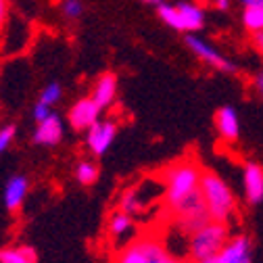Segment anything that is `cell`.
<instances>
[{
    "label": "cell",
    "mask_w": 263,
    "mask_h": 263,
    "mask_svg": "<svg viewBox=\"0 0 263 263\" xmlns=\"http://www.w3.org/2000/svg\"><path fill=\"white\" fill-rule=\"evenodd\" d=\"M201 174L203 167L199 161L194 159H178L174 163L161 172V184H163V203H165V209L176 207L182 199L190 192H194L199 188L201 182Z\"/></svg>",
    "instance_id": "cell-1"
},
{
    "label": "cell",
    "mask_w": 263,
    "mask_h": 263,
    "mask_svg": "<svg viewBox=\"0 0 263 263\" xmlns=\"http://www.w3.org/2000/svg\"><path fill=\"white\" fill-rule=\"evenodd\" d=\"M199 190H201V196L205 201L209 217L213 221L230 223V219H232L238 211V199L234 196V190L228 186V182L219 174L203 167Z\"/></svg>",
    "instance_id": "cell-2"
},
{
    "label": "cell",
    "mask_w": 263,
    "mask_h": 263,
    "mask_svg": "<svg viewBox=\"0 0 263 263\" xmlns=\"http://www.w3.org/2000/svg\"><path fill=\"white\" fill-rule=\"evenodd\" d=\"M176 259L178 257L170 253L161 238L155 234H140L117 251L113 263H176Z\"/></svg>",
    "instance_id": "cell-3"
},
{
    "label": "cell",
    "mask_w": 263,
    "mask_h": 263,
    "mask_svg": "<svg viewBox=\"0 0 263 263\" xmlns=\"http://www.w3.org/2000/svg\"><path fill=\"white\" fill-rule=\"evenodd\" d=\"M230 223L223 221H213L209 219L201 230H196L194 234L188 236V259L190 261H203L207 257L217 255L226 242L230 240Z\"/></svg>",
    "instance_id": "cell-4"
},
{
    "label": "cell",
    "mask_w": 263,
    "mask_h": 263,
    "mask_svg": "<svg viewBox=\"0 0 263 263\" xmlns=\"http://www.w3.org/2000/svg\"><path fill=\"white\" fill-rule=\"evenodd\" d=\"M170 211V217L174 219L176 228L184 236H190L194 234L196 230H201L211 217L207 213V207H205V201L201 196V190L196 188L194 192H190L186 199H182L176 207L167 209Z\"/></svg>",
    "instance_id": "cell-5"
},
{
    "label": "cell",
    "mask_w": 263,
    "mask_h": 263,
    "mask_svg": "<svg viewBox=\"0 0 263 263\" xmlns=\"http://www.w3.org/2000/svg\"><path fill=\"white\" fill-rule=\"evenodd\" d=\"M157 13L163 23L170 25L176 31L194 34V31L203 29V25H205V11H203V7L194 5V3H178V5L161 3V5H157Z\"/></svg>",
    "instance_id": "cell-6"
},
{
    "label": "cell",
    "mask_w": 263,
    "mask_h": 263,
    "mask_svg": "<svg viewBox=\"0 0 263 263\" xmlns=\"http://www.w3.org/2000/svg\"><path fill=\"white\" fill-rule=\"evenodd\" d=\"M186 46L194 52V57L199 59L201 63L209 65V67L217 69V71H223V73H236L238 67L236 63H232L230 59H226L215 46H211L207 40H203L201 36H194V34H188L186 36Z\"/></svg>",
    "instance_id": "cell-7"
},
{
    "label": "cell",
    "mask_w": 263,
    "mask_h": 263,
    "mask_svg": "<svg viewBox=\"0 0 263 263\" xmlns=\"http://www.w3.org/2000/svg\"><path fill=\"white\" fill-rule=\"evenodd\" d=\"M117 136V123L111 119H98L90 129H86V146L94 157H103Z\"/></svg>",
    "instance_id": "cell-8"
},
{
    "label": "cell",
    "mask_w": 263,
    "mask_h": 263,
    "mask_svg": "<svg viewBox=\"0 0 263 263\" xmlns=\"http://www.w3.org/2000/svg\"><path fill=\"white\" fill-rule=\"evenodd\" d=\"M101 113H103L101 107H98L90 96H84L71 105L67 119L76 132H84V129H90L98 119H101Z\"/></svg>",
    "instance_id": "cell-9"
},
{
    "label": "cell",
    "mask_w": 263,
    "mask_h": 263,
    "mask_svg": "<svg viewBox=\"0 0 263 263\" xmlns=\"http://www.w3.org/2000/svg\"><path fill=\"white\" fill-rule=\"evenodd\" d=\"M242 190L249 205L263 203V165L257 161H249L242 167Z\"/></svg>",
    "instance_id": "cell-10"
},
{
    "label": "cell",
    "mask_w": 263,
    "mask_h": 263,
    "mask_svg": "<svg viewBox=\"0 0 263 263\" xmlns=\"http://www.w3.org/2000/svg\"><path fill=\"white\" fill-rule=\"evenodd\" d=\"M213 123H215V129L223 142H236L240 138V119H238V113L234 107H219L215 111V117H213Z\"/></svg>",
    "instance_id": "cell-11"
},
{
    "label": "cell",
    "mask_w": 263,
    "mask_h": 263,
    "mask_svg": "<svg viewBox=\"0 0 263 263\" xmlns=\"http://www.w3.org/2000/svg\"><path fill=\"white\" fill-rule=\"evenodd\" d=\"M117 88H119V84H117V76L115 73H109V71L101 73L98 80L94 82L90 98L98 107H101V111H105L117 101Z\"/></svg>",
    "instance_id": "cell-12"
},
{
    "label": "cell",
    "mask_w": 263,
    "mask_h": 263,
    "mask_svg": "<svg viewBox=\"0 0 263 263\" xmlns=\"http://www.w3.org/2000/svg\"><path fill=\"white\" fill-rule=\"evenodd\" d=\"M219 253L228 263H253V240L247 234L230 236Z\"/></svg>",
    "instance_id": "cell-13"
},
{
    "label": "cell",
    "mask_w": 263,
    "mask_h": 263,
    "mask_svg": "<svg viewBox=\"0 0 263 263\" xmlns=\"http://www.w3.org/2000/svg\"><path fill=\"white\" fill-rule=\"evenodd\" d=\"M63 140V121L57 113H50L44 121L38 123L34 132V142L40 146H57Z\"/></svg>",
    "instance_id": "cell-14"
},
{
    "label": "cell",
    "mask_w": 263,
    "mask_h": 263,
    "mask_svg": "<svg viewBox=\"0 0 263 263\" xmlns=\"http://www.w3.org/2000/svg\"><path fill=\"white\" fill-rule=\"evenodd\" d=\"M29 190V180L21 174L11 176L7 186H5V207L11 213H19V209L23 207V201Z\"/></svg>",
    "instance_id": "cell-15"
},
{
    "label": "cell",
    "mask_w": 263,
    "mask_h": 263,
    "mask_svg": "<svg viewBox=\"0 0 263 263\" xmlns=\"http://www.w3.org/2000/svg\"><path fill=\"white\" fill-rule=\"evenodd\" d=\"M136 230V226H134V219H132L127 213H123V211H115L111 217H109V226H107V232H109V236H111V240L113 242H123V238H127V236H132V232Z\"/></svg>",
    "instance_id": "cell-16"
},
{
    "label": "cell",
    "mask_w": 263,
    "mask_h": 263,
    "mask_svg": "<svg viewBox=\"0 0 263 263\" xmlns=\"http://www.w3.org/2000/svg\"><path fill=\"white\" fill-rule=\"evenodd\" d=\"M0 263H36V251L27 245L0 249Z\"/></svg>",
    "instance_id": "cell-17"
},
{
    "label": "cell",
    "mask_w": 263,
    "mask_h": 263,
    "mask_svg": "<svg viewBox=\"0 0 263 263\" xmlns=\"http://www.w3.org/2000/svg\"><path fill=\"white\" fill-rule=\"evenodd\" d=\"M142 209H144V205H142V199L138 194V188H134V186L125 188L119 196V211L127 213L129 217H134V215H140Z\"/></svg>",
    "instance_id": "cell-18"
},
{
    "label": "cell",
    "mask_w": 263,
    "mask_h": 263,
    "mask_svg": "<svg viewBox=\"0 0 263 263\" xmlns=\"http://www.w3.org/2000/svg\"><path fill=\"white\" fill-rule=\"evenodd\" d=\"M98 176H101V170H98V165H96L94 161L84 159V161L78 163V167H76V180H78V184L92 186V184H96Z\"/></svg>",
    "instance_id": "cell-19"
},
{
    "label": "cell",
    "mask_w": 263,
    "mask_h": 263,
    "mask_svg": "<svg viewBox=\"0 0 263 263\" xmlns=\"http://www.w3.org/2000/svg\"><path fill=\"white\" fill-rule=\"evenodd\" d=\"M242 25L249 34L263 31V7H251L242 9Z\"/></svg>",
    "instance_id": "cell-20"
},
{
    "label": "cell",
    "mask_w": 263,
    "mask_h": 263,
    "mask_svg": "<svg viewBox=\"0 0 263 263\" xmlns=\"http://www.w3.org/2000/svg\"><path fill=\"white\" fill-rule=\"evenodd\" d=\"M61 96H63V88H61V84L50 82V84L40 92V98H38V101L44 103V105H48V107L52 109V105H57V103L61 101Z\"/></svg>",
    "instance_id": "cell-21"
},
{
    "label": "cell",
    "mask_w": 263,
    "mask_h": 263,
    "mask_svg": "<svg viewBox=\"0 0 263 263\" xmlns=\"http://www.w3.org/2000/svg\"><path fill=\"white\" fill-rule=\"evenodd\" d=\"M61 13L67 19H78L84 13L82 0H61Z\"/></svg>",
    "instance_id": "cell-22"
},
{
    "label": "cell",
    "mask_w": 263,
    "mask_h": 263,
    "mask_svg": "<svg viewBox=\"0 0 263 263\" xmlns=\"http://www.w3.org/2000/svg\"><path fill=\"white\" fill-rule=\"evenodd\" d=\"M15 134H17V127L13 123H9V125H5L3 129H0V153H5L13 144Z\"/></svg>",
    "instance_id": "cell-23"
},
{
    "label": "cell",
    "mask_w": 263,
    "mask_h": 263,
    "mask_svg": "<svg viewBox=\"0 0 263 263\" xmlns=\"http://www.w3.org/2000/svg\"><path fill=\"white\" fill-rule=\"evenodd\" d=\"M50 113H52V111H50V107H48V105H44V103H40V101L34 105V121H36V123L44 121Z\"/></svg>",
    "instance_id": "cell-24"
},
{
    "label": "cell",
    "mask_w": 263,
    "mask_h": 263,
    "mask_svg": "<svg viewBox=\"0 0 263 263\" xmlns=\"http://www.w3.org/2000/svg\"><path fill=\"white\" fill-rule=\"evenodd\" d=\"M251 44L253 48L263 57V31H257V34H251Z\"/></svg>",
    "instance_id": "cell-25"
},
{
    "label": "cell",
    "mask_w": 263,
    "mask_h": 263,
    "mask_svg": "<svg viewBox=\"0 0 263 263\" xmlns=\"http://www.w3.org/2000/svg\"><path fill=\"white\" fill-rule=\"evenodd\" d=\"M253 88H255V92L263 98V69L253 78Z\"/></svg>",
    "instance_id": "cell-26"
},
{
    "label": "cell",
    "mask_w": 263,
    "mask_h": 263,
    "mask_svg": "<svg viewBox=\"0 0 263 263\" xmlns=\"http://www.w3.org/2000/svg\"><path fill=\"white\" fill-rule=\"evenodd\" d=\"M9 17V0H0V27Z\"/></svg>",
    "instance_id": "cell-27"
},
{
    "label": "cell",
    "mask_w": 263,
    "mask_h": 263,
    "mask_svg": "<svg viewBox=\"0 0 263 263\" xmlns=\"http://www.w3.org/2000/svg\"><path fill=\"white\" fill-rule=\"evenodd\" d=\"M196 263H228V261L221 257V253H217V255H213V257H207V259L196 261Z\"/></svg>",
    "instance_id": "cell-28"
},
{
    "label": "cell",
    "mask_w": 263,
    "mask_h": 263,
    "mask_svg": "<svg viewBox=\"0 0 263 263\" xmlns=\"http://www.w3.org/2000/svg\"><path fill=\"white\" fill-rule=\"evenodd\" d=\"M242 9H251V7H263V0H240Z\"/></svg>",
    "instance_id": "cell-29"
},
{
    "label": "cell",
    "mask_w": 263,
    "mask_h": 263,
    "mask_svg": "<svg viewBox=\"0 0 263 263\" xmlns=\"http://www.w3.org/2000/svg\"><path fill=\"white\" fill-rule=\"evenodd\" d=\"M213 5H215L219 11H228L230 5H232V0H213Z\"/></svg>",
    "instance_id": "cell-30"
},
{
    "label": "cell",
    "mask_w": 263,
    "mask_h": 263,
    "mask_svg": "<svg viewBox=\"0 0 263 263\" xmlns=\"http://www.w3.org/2000/svg\"><path fill=\"white\" fill-rule=\"evenodd\" d=\"M176 263H194V261H190L188 257H178V259H176Z\"/></svg>",
    "instance_id": "cell-31"
},
{
    "label": "cell",
    "mask_w": 263,
    "mask_h": 263,
    "mask_svg": "<svg viewBox=\"0 0 263 263\" xmlns=\"http://www.w3.org/2000/svg\"><path fill=\"white\" fill-rule=\"evenodd\" d=\"M142 3H148V5H161L163 0H142Z\"/></svg>",
    "instance_id": "cell-32"
}]
</instances>
